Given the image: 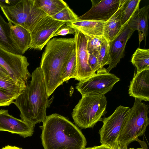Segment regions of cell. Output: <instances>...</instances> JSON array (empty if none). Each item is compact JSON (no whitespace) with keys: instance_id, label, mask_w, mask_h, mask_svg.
<instances>
[{"instance_id":"cell-1","label":"cell","mask_w":149,"mask_h":149,"mask_svg":"<svg viewBox=\"0 0 149 149\" xmlns=\"http://www.w3.org/2000/svg\"><path fill=\"white\" fill-rule=\"evenodd\" d=\"M31 80L13 102L20 111L21 120L34 127L45 120L46 110L53 102L49 99L43 75L40 67L31 75Z\"/></svg>"},{"instance_id":"cell-2","label":"cell","mask_w":149,"mask_h":149,"mask_svg":"<svg viewBox=\"0 0 149 149\" xmlns=\"http://www.w3.org/2000/svg\"><path fill=\"white\" fill-rule=\"evenodd\" d=\"M75 48L74 38H54L46 44L40 67L49 97L64 82L63 73L73 51Z\"/></svg>"},{"instance_id":"cell-3","label":"cell","mask_w":149,"mask_h":149,"mask_svg":"<svg viewBox=\"0 0 149 149\" xmlns=\"http://www.w3.org/2000/svg\"><path fill=\"white\" fill-rule=\"evenodd\" d=\"M40 127L44 149H84L86 139L80 130L65 117L57 113L47 116Z\"/></svg>"},{"instance_id":"cell-4","label":"cell","mask_w":149,"mask_h":149,"mask_svg":"<svg viewBox=\"0 0 149 149\" xmlns=\"http://www.w3.org/2000/svg\"><path fill=\"white\" fill-rule=\"evenodd\" d=\"M149 106L135 98L117 139L120 149H127V146L143 135L149 125Z\"/></svg>"},{"instance_id":"cell-5","label":"cell","mask_w":149,"mask_h":149,"mask_svg":"<svg viewBox=\"0 0 149 149\" xmlns=\"http://www.w3.org/2000/svg\"><path fill=\"white\" fill-rule=\"evenodd\" d=\"M105 95L82 96L73 110L72 116L76 125L81 129L93 127L106 113Z\"/></svg>"},{"instance_id":"cell-6","label":"cell","mask_w":149,"mask_h":149,"mask_svg":"<svg viewBox=\"0 0 149 149\" xmlns=\"http://www.w3.org/2000/svg\"><path fill=\"white\" fill-rule=\"evenodd\" d=\"M1 9L8 22L22 26L30 32L38 22L48 15L38 8L35 0H20L14 6Z\"/></svg>"},{"instance_id":"cell-7","label":"cell","mask_w":149,"mask_h":149,"mask_svg":"<svg viewBox=\"0 0 149 149\" xmlns=\"http://www.w3.org/2000/svg\"><path fill=\"white\" fill-rule=\"evenodd\" d=\"M120 80L115 74L107 73L103 68L88 78L79 81L75 88L82 96L105 95Z\"/></svg>"},{"instance_id":"cell-8","label":"cell","mask_w":149,"mask_h":149,"mask_svg":"<svg viewBox=\"0 0 149 149\" xmlns=\"http://www.w3.org/2000/svg\"><path fill=\"white\" fill-rule=\"evenodd\" d=\"M0 65L13 81L26 87L31 74L28 69L29 64L26 56L8 52L0 47Z\"/></svg>"},{"instance_id":"cell-9","label":"cell","mask_w":149,"mask_h":149,"mask_svg":"<svg viewBox=\"0 0 149 149\" xmlns=\"http://www.w3.org/2000/svg\"><path fill=\"white\" fill-rule=\"evenodd\" d=\"M130 109L129 107L120 105L111 115L103 119V125L99 132L101 144L112 148L117 143Z\"/></svg>"},{"instance_id":"cell-10","label":"cell","mask_w":149,"mask_h":149,"mask_svg":"<svg viewBox=\"0 0 149 149\" xmlns=\"http://www.w3.org/2000/svg\"><path fill=\"white\" fill-rule=\"evenodd\" d=\"M65 23L54 19L48 15L45 17L30 32V49L42 50L57 30Z\"/></svg>"},{"instance_id":"cell-11","label":"cell","mask_w":149,"mask_h":149,"mask_svg":"<svg viewBox=\"0 0 149 149\" xmlns=\"http://www.w3.org/2000/svg\"><path fill=\"white\" fill-rule=\"evenodd\" d=\"M74 35L77 61V71L74 78L80 81L88 78L95 73L92 70L88 64V54L86 36L76 29Z\"/></svg>"},{"instance_id":"cell-12","label":"cell","mask_w":149,"mask_h":149,"mask_svg":"<svg viewBox=\"0 0 149 149\" xmlns=\"http://www.w3.org/2000/svg\"><path fill=\"white\" fill-rule=\"evenodd\" d=\"M123 0H102L92 3L91 8L78 17V20H89L105 22L116 12Z\"/></svg>"},{"instance_id":"cell-13","label":"cell","mask_w":149,"mask_h":149,"mask_svg":"<svg viewBox=\"0 0 149 149\" xmlns=\"http://www.w3.org/2000/svg\"><path fill=\"white\" fill-rule=\"evenodd\" d=\"M128 21L122 27L115 37L109 42L110 63L108 68L106 69L107 73H109L116 67L120 59L124 57L127 42L134 31L129 26Z\"/></svg>"},{"instance_id":"cell-14","label":"cell","mask_w":149,"mask_h":149,"mask_svg":"<svg viewBox=\"0 0 149 149\" xmlns=\"http://www.w3.org/2000/svg\"><path fill=\"white\" fill-rule=\"evenodd\" d=\"M34 129L27 122L10 115L8 110H0V131L17 134L25 138L33 135Z\"/></svg>"},{"instance_id":"cell-15","label":"cell","mask_w":149,"mask_h":149,"mask_svg":"<svg viewBox=\"0 0 149 149\" xmlns=\"http://www.w3.org/2000/svg\"><path fill=\"white\" fill-rule=\"evenodd\" d=\"M128 93L140 101H149V70L134 74L129 86Z\"/></svg>"},{"instance_id":"cell-16","label":"cell","mask_w":149,"mask_h":149,"mask_svg":"<svg viewBox=\"0 0 149 149\" xmlns=\"http://www.w3.org/2000/svg\"><path fill=\"white\" fill-rule=\"evenodd\" d=\"M149 5H145L138 8L135 12L128 21V24L131 29L139 32V44L145 39L147 35L148 22L149 17Z\"/></svg>"},{"instance_id":"cell-17","label":"cell","mask_w":149,"mask_h":149,"mask_svg":"<svg viewBox=\"0 0 149 149\" xmlns=\"http://www.w3.org/2000/svg\"><path fill=\"white\" fill-rule=\"evenodd\" d=\"M10 38L21 55L30 48L31 42L30 32L23 27L9 22Z\"/></svg>"},{"instance_id":"cell-18","label":"cell","mask_w":149,"mask_h":149,"mask_svg":"<svg viewBox=\"0 0 149 149\" xmlns=\"http://www.w3.org/2000/svg\"><path fill=\"white\" fill-rule=\"evenodd\" d=\"M105 23L78 20L74 22L66 23L65 24L79 31L86 36H103Z\"/></svg>"},{"instance_id":"cell-19","label":"cell","mask_w":149,"mask_h":149,"mask_svg":"<svg viewBox=\"0 0 149 149\" xmlns=\"http://www.w3.org/2000/svg\"><path fill=\"white\" fill-rule=\"evenodd\" d=\"M123 1L120 8L114 15L105 23L103 36L109 42L112 41L121 30V14Z\"/></svg>"},{"instance_id":"cell-20","label":"cell","mask_w":149,"mask_h":149,"mask_svg":"<svg viewBox=\"0 0 149 149\" xmlns=\"http://www.w3.org/2000/svg\"><path fill=\"white\" fill-rule=\"evenodd\" d=\"M9 23L6 22L0 14V47L8 52L21 55L11 41Z\"/></svg>"},{"instance_id":"cell-21","label":"cell","mask_w":149,"mask_h":149,"mask_svg":"<svg viewBox=\"0 0 149 149\" xmlns=\"http://www.w3.org/2000/svg\"><path fill=\"white\" fill-rule=\"evenodd\" d=\"M36 4L47 15L52 17L59 12L67 6L62 0H35Z\"/></svg>"},{"instance_id":"cell-22","label":"cell","mask_w":149,"mask_h":149,"mask_svg":"<svg viewBox=\"0 0 149 149\" xmlns=\"http://www.w3.org/2000/svg\"><path fill=\"white\" fill-rule=\"evenodd\" d=\"M131 62L137 72L149 70V49L138 48L132 55Z\"/></svg>"},{"instance_id":"cell-23","label":"cell","mask_w":149,"mask_h":149,"mask_svg":"<svg viewBox=\"0 0 149 149\" xmlns=\"http://www.w3.org/2000/svg\"><path fill=\"white\" fill-rule=\"evenodd\" d=\"M141 0H124L121 14L122 27L127 22L135 12L139 8Z\"/></svg>"},{"instance_id":"cell-24","label":"cell","mask_w":149,"mask_h":149,"mask_svg":"<svg viewBox=\"0 0 149 149\" xmlns=\"http://www.w3.org/2000/svg\"><path fill=\"white\" fill-rule=\"evenodd\" d=\"M77 71L75 48L73 51L64 68L63 79L64 82H68L70 79L74 78Z\"/></svg>"},{"instance_id":"cell-25","label":"cell","mask_w":149,"mask_h":149,"mask_svg":"<svg viewBox=\"0 0 149 149\" xmlns=\"http://www.w3.org/2000/svg\"><path fill=\"white\" fill-rule=\"evenodd\" d=\"M86 37L87 39V49L88 54L97 57L101 44L105 38L103 36Z\"/></svg>"},{"instance_id":"cell-26","label":"cell","mask_w":149,"mask_h":149,"mask_svg":"<svg viewBox=\"0 0 149 149\" xmlns=\"http://www.w3.org/2000/svg\"><path fill=\"white\" fill-rule=\"evenodd\" d=\"M25 87L16 83L12 80L0 78V89L13 95L19 96Z\"/></svg>"},{"instance_id":"cell-27","label":"cell","mask_w":149,"mask_h":149,"mask_svg":"<svg viewBox=\"0 0 149 149\" xmlns=\"http://www.w3.org/2000/svg\"><path fill=\"white\" fill-rule=\"evenodd\" d=\"M56 20L65 23L73 22L78 20V16L68 5L59 12L52 17Z\"/></svg>"},{"instance_id":"cell-28","label":"cell","mask_w":149,"mask_h":149,"mask_svg":"<svg viewBox=\"0 0 149 149\" xmlns=\"http://www.w3.org/2000/svg\"><path fill=\"white\" fill-rule=\"evenodd\" d=\"M97 58L101 69L110 63L109 43L105 39L102 43Z\"/></svg>"},{"instance_id":"cell-29","label":"cell","mask_w":149,"mask_h":149,"mask_svg":"<svg viewBox=\"0 0 149 149\" xmlns=\"http://www.w3.org/2000/svg\"><path fill=\"white\" fill-rule=\"evenodd\" d=\"M18 96L0 89V107L8 106L13 104Z\"/></svg>"},{"instance_id":"cell-30","label":"cell","mask_w":149,"mask_h":149,"mask_svg":"<svg viewBox=\"0 0 149 149\" xmlns=\"http://www.w3.org/2000/svg\"><path fill=\"white\" fill-rule=\"evenodd\" d=\"M76 30L65 24V23L61 26L55 33L52 38L58 36H65L68 34L75 33Z\"/></svg>"},{"instance_id":"cell-31","label":"cell","mask_w":149,"mask_h":149,"mask_svg":"<svg viewBox=\"0 0 149 149\" xmlns=\"http://www.w3.org/2000/svg\"><path fill=\"white\" fill-rule=\"evenodd\" d=\"M88 62L91 68L94 73H96V72L101 69L97 57L88 54Z\"/></svg>"},{"instance_id":"cell-32","label":"cell","mask_w":149,"mask_h":149,"mask_svg":"<svg viewBox=\"0 0 149 149\" xmlns=\"http://www.w3.org/2000/svg\"><path fill=\"white\" fill-rule=\"evenodd\" d=\"M20 0H0V7H12L15 5Z\"/></svg>"},{"instance_id":"cell-33","label":"cell","mask_w":149,"mask_h":149,"mask_svg":"<svg viewBox=\"0 0 149 149\" xmlns=\"http://www.w3.org/2000/svg\"><path fill=\"white\" fill-rule=\"evenodd\" d=\"M135 141L138 142L140 145L141 148H130L128 149H148L147 145L144 141H142L139 140L138 138L136 139L135 140Z\"/></svg>"},{"instance_id":"cell-34","label":"cell","mask_w":149,"mask_h":149,"mask_svg":"<svg viewBox=\"0 0 149 149\" xmlns=\"http://www.w3.org/2000/svg\"><path fill=\"white\" fill-rule=\"evenodd\" d=\"M92 149H112V148L107 145L101 144L98 146H94L92 147Z\"/></svg>"},{"instance_id":"cell-35","label":"cell","mask_w":149,"mask_h":149,"mask_svg":"<svg viewBox=\"0 0 149 149\" xmlns=\"http://www.w3.org/2000/svg\"><path fill=\"white\" fill-rule=\"evenodd\" d=\"M0 73L6 76L8 78L11 79L8 72L2 66L0 65ZM12 80V79H11Z\"/></svg>"},{"instance_id":"cell-36","label":"cell","mask_w":149,"mask_h":149,"mask_svg":"<svg viewBox=\"0 0 149 149\" xmlns=\"http://www.w3.org/2000/svg\"><path fill=\"white\" fill-rule=\"evenodd\" d=\"M1 149H23L21 148L15 146L8 145L5 147L2 148Z\"/></svg>"},{"instance_id":"cell-37","label":"cell","mask_w":149,"mask_h":149,"mask_svg":"<svg viewBox=\"0 0 149 149\" xmlns=\"http://www.w3.org/2000/svg\"><path fill=\"white\" fill-rule=\"evenodd\" d=\"M0 78L12 80L11 79L8 78L6 76L1 73H0Z\"/></svg>"},{"instance_id":"cell-38","label":"cell","mask_w":149,"mask_h":149,"mask_svg":"<svg viewBox=\"0 0 149 149\" xmlns=\"http://www.w3.org/2000/svg\"><path fill=\"white\" fill-rule=\"evenodd\" d=\"M112 149H120L118 143L112 148Z\"/></svg>"},{"instance_id":"cell-39","label":"cell","mask_w":149,"mask_h":149,"mask_svg":"<svg viewBox=\"0 0 149 149\" xmlns=\"http://www.w3.org/2000/svg\"><path fill=\"white\" fill-rule=\"evenodd\" d=\"M92 147L86 148L84 149H92Z\"/></svg>"}]
</instances>
